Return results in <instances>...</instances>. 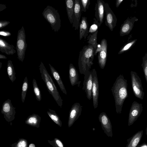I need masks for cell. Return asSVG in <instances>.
<instances>
[{"label": "cell", "mask_w": 147, "mask_h": 147, "mask_svg": "<svg viewBox=\"0 0 147 147\" xmlns=\"http://www.w3.org/2000/svg\"><path fill=\"white\" fill-rule=\"evenodd\" d=\"M79 27L80 40H81L83 37L85 39L88 36L89 28L86 17H82Z\"/></svg>", "instance_id": "cell-18"}, {"label": "cell", "mask_w": 147, "mask_h": 147, "mask_svg": "<svg viewBox=\"0 0 147 147\" xmlns=\"http://www.w3.org/2000/svg\"><path fill=\"white\" fill-rule=\"evenodd\" d=\"M16 108L13 105L11 100L9 99L6 100L2 104L1 113L7 119H13L16 113Z\"/></svg>", "instance_id": "cell-14"}, {"label": "cell", "mask_w": 147, "mask_h": 147, "mask_svg": "<svg viewBox=\"0 0 147 147\" xmlns=\"http://www.w3.org/2000/svg\"><path fill=\"white\" fill-rule=\"evenodd\" d=\"M54 143L56 147H65L61 141L57 138H55Z\"/></svg>", "instance_id": "cell-34"}, {"label": "cell", "mask_w": 147, "mask_h": 147, "mask_svg": "<svg viewBox=\"0 0 147 147\" xmlns=\"http://www.w3.org/2000/svg\"><path fill=\"white\" fill-rule=\"evenodd\" d=\"M74 1L65 0V3L68 18L71 24H73L74 10Z\"/></svg>", "instance_id": "cell-23"}, {"label": "cell", "mask_w": 147, "mask_h": 147, "mask_svg": "<svg viewBox=\"0 0 147 147\" xmlns=\"http://www.w3.org/2000/svg\"><path fill=\"white\" fill-rule=\"evenodd\" d=\"M143 132V130L139 131L128 138L126 147H136L141 141Z\"/></svg>", "instance_id": "cell-20"}, {"label": "cell", "mask_w": 147, "mask_h": 147, "mask_svg": "<svg viewBox=\"0 0 147 147\" xmlns=\"http://www.w3.org/2000/svg\"><path fill=\"white\" fill-rule=\"evenodd\" d=\"M98 31V30L95 33L90 34L87 37V40H88L87 42L88 44L91 45H92L95 50L96 48L97 45V40Z\"/></svg>", "instance_id": "cell-27"}, {"label": "cell", "mask_w": 147, "mask_h": 147, "mask_svg": "<svg viewBox=\"0 0 147 147\" xmlns=\"http://www.w3.org/2000/svg\"><path fill=\"white\" fill-rule=\"evenodd\" d=\"M39 69L41 78L45 83L48 91L52 96L58 105L61 108L63 100L52 78L42 62L39 66Z\"/></svg>", "instance_id": "cell-3"}, {"label": "cell", "mask_w": 147, "mask_h": 147, "mask_svg": "<svg viewBox=\"0 0 147 147\" xmlns=\"http://www.w3.org/2000/svg\"><path fill=\"white\" fill-rule=\"evenodd\" d=\"M95 49L91 45L88 44L84 46L80 52L78 66L80 73L84 75L90 70L93 64Z\"/></svg>", "instance_id": "cell-2"}, {"label": "cell", "mask_w": 147, "mask_h": 147, "mask_svg": "<svg viewBox=\"0 0 147 147\" xmlns=\"http://www.w3.org/2000/svg\"><path fill=\"white\" fill-rule=\"evenodd\" d=\"M26 34L24 26H22L18 32L16 44V50L18 60L23 62L25 57L27 47Z\"/></svg>", "instance_id": "cell-5"}, {"label": "cell", "mask_w": 147, "mask_h": 147, "mask_svg": "<svg viewBox=\"0 0 147 147\" xmlns=\"http://www.w3.org/2000/svg\"><path fill=\"white\" fill-rule=\"evenodd\" d=\"M132 88L134 94L137 98L141 100L143 99L144 95L140 78L136 72H130Z\"/></svg>", "instance_id": "cell-7"}, {"label": "cell", "mask_w": 147, "mask_h": 147, "mask_svg": "<svg viewBox=\"0 0 147 147\" xmlns=\"http://www.w3.org/2000/svg\"><path fill=\"white\" fill-rule=\"evenodd\" d=\"M42 15L50 24L52 29L55 32H58L61 28V20L57 10L52 6L48 5L44 9Z\"/></svg>", "instance_id": "cell-4"}, {"label": "cell", "mask_w": 147, "mask_h": 147, "mask_svg": "<svg viewBox=\"0 0 147 147\" xmlns=\"http://www.w3.org/2000/svg\"><path fill=\"white\" fill-rule=\"evenodd\" d=\"M82 11L80 0H75L74 10L72 27L74 28L76 30H78Z\"/></svg>", "instance_id": "cell-15"}, {"label": "cell", "mask_w": 147, "mask_h": 147, "mask_svg": "<svg viewBox=\"0 0 147 147\" xmlns=\"http://www.w3.org/2000/svg\"><path fill=\"white\" fill-rule=\"evenodd\" d=\"M27 143L24 140L20 141L17 144V147H26Z\"/></svg>", "instance_id": "cell-37"}, {"label": "cell", "mask_w": 147, "mask_h": 147, "mask_svg": "<svg viewBox=\"0 0 147 147\" xmlns=\"http://www.w3.org/2000/svg\"><path fill=\"white\" fill-rule=\"evenodd\" d=\"M123 1V0H117L116 1V6L117 7H119L121 3Z\"/></svg>", "instance_id": "cell-38"}, {"label": "cell", "mask_w": 147, "mask_h": 147, "mask_svg": "<svg viewBox=\"0 0 147 147\" xmlns=\"http://www.w3.org/2000/svg\"><path fill=\"white\" fill-rule=\"evenodd\" d=\"M29 147H35V146L34 144H31L29 145Z\"/></svg>", "instance_id": "cell-42"}, {"label": "cell", "mask_w": 147, "mask_h": 147, "mask_svg": "<svg viewBox=\"0 0 147 147\" xmlns=\"http://www.w3.org/2000/svg\"><path fill=\"white\" fill-rule=\"evenodd\" d=\"M14 45H10L5 40L0 38V51L7 55H13L16 53Z\"/></svg>", "instance_id": "cell-19"}, {"label": "cell", "mask_w": 147, "mask_h": 147, "mask_svg": "<svg viewBox=\"0 0 147 147\" xmlns=\"http://www.w3.org/2000/svg\"><path fill=\"white\" fill-rule=\"evenodd\" d=\"M99 121L104 133L109 137L113 136L112 127L110 119L105 112L101 113L98 116Z\"/></svg>", "instance_id": "cell-10"}, {"label": "cell", "mask_w": 147, "mask_h": 147, "mask_svg": "<svg viewBox=\"0 0 147 147\" xmlns=\"http://www.w3.org/2000/svg\"><path fill=\"white\" fill-rule=\"evenodd\" d=\"M93 20V24L90 26L89 28L88 35L93 34L98 31L99 28L101 25L96 18H94Z\"/></svg>", "instance_id": "cell-30"}, {"label": "cell", "mask_w": 147, "mask_h": 147, "mask_svg": "<svg viewBox=\"0 0 147 147\" xmlns=\"http://www.w3.org/2000/svg\"><path fill=\"white\" fill-rule=\"evenodd\" d=\"M7 8L5 5L4 4H0V11L3 10Z\"/></svg>", "instance_id": "cell-39"}, {"label": "cell", "mask_w": 147, "mask_h": 147, "mask_svg": "<svg viewBox=\"0 0 147 147\" xmlns=\"http://www.w3.org/2000/svg\"><path fill=\"white\" fill-rule=\"evenodd\" d=\"M7 71L8 76L12 82H13L16 79V72L12 63V61L9 60L7 61Z\"/></svg>", "instance_id": "cell-24"}, {"label": "cell", "mask_w": 147, "mask_h": 147, "mask_svg": "<svg viewBox=\"0 0 147 147\" xmlns=\"http://www.w3.org/2000/svg\"><path fill=\"white\" fill-rule=\"evenodd\" d=\"M104 7L106 18L105 22V24L109 28L111 31H113L116 25L117 18L109 7L108 3H105Z\"/></svg>", "instance_id": "cell-9"}, {"label": "cell", "mask_w": 147, "mask_h": 147, "mask_svg": "<svg viewBox=\"0 0 147 147\" xmlns=\"http://www.w3.org/2000/svg\"><path fill=\"white\" fill-rule=\"evenodd\" d=\"M2 63L1 62H0V69L2 65Z\"/></svg>", "instance_id": "cell-44"}, {"label": "cell", "mask_w": 147, "mask_h": 147, "mask_svg": "<svg viewBox=\"0 0 147 147\" xmlns=\"http://www.w3.org/2000/svg\"><path fill=\"white\" fill-rule=\"evenodd\" d=\"M0 35L4 36L7 37L10 36L11 34L8 31L1 30L0 31Z\"/></svg>", "instance_id": "cell-36"}, {"label": "cell", "mask_w": 147, "mask_h": 147, "mask_svg": "<svg viewBox=\"0 0 147 147\" xmlns=\"http://www.w3.org/2000/svg\"><path fill=\"white\" fill-rule=\"evenodd\" d=\"M92 94L93 106L94 109H96L98 105L99 94V83L96 70L95 69L92 70Z\"/></svg>", "instance_id": "cell-11"}, {"label": "cell", "mask_w": 147, "mask_h": 147, "mask_svg": "<svg viewBox=\"0 0 147 147\" xmlns=\"http://www.w3.org/2000/svg\"><path fill=\"white\" fill-rule=\"evenodd\" d=\"M135 21L136 20H133V18L130 20L127 19L125 21L120 28V36H123L128 34L131 30Z\"/></svg>", "instance_id": "cell-21"}, {"label": "cell", "mask_w": 147, "mask_h": 147, "mask_svg": "<svg viewBox=\"0 0 147 147\" xmlns=\"http://www.w3.org/2000/svg\"><path fill=\"white\" fill-rule=\"evenodd\" d=\"M142 66L147 84V55H146L143 58Z\"/></svg>", "instance_id": "cell-31"}, {"label": "cell", "mask_w": 147, "mask_h": 147, "mask_svg": "<svg viewBox=\"0 0 147 147\" xmlns=\"http://www.w3.org/2000/svg\"><path fill=\"white\" fill-rule=\"evenodd\" d=\"M143 108L142 103L136 101L133 102L129 115L128 126L132 125L137 119L142 111Z\"/></svg>", "instance_id": "cell-8"}, {"label": "cell", "mask_w": 147, "mask_h": 147, "mask_svg": "<svg viewBox=\"0 0 147 147\" xmlns=\"http://www.w3.org/2000/svg\"><path fill=\"white\" fill-rule=\"evenodd\" d=\"M80 2L82 11L86 12L90 4V0H80Z\"/></svg>", "instance_id": "cell-32"}, {"label": "cell", "mask_w": 147, "mask_h": 147, "mask_svg": "<svg viewBox=\"0 0 147 147\" xmlns=\"http://www.w3.org/2000/svg\"><path fill=\"white\" fill-rule=\"evenodd\" d=\"M136 41V40L131 42L125 45L122 48L118 53V54H121L125 51L128 50L135 43Z\"/></svg>", "instance_id": "cell-33"}, {"label": "cell", "mask_w": 147, "mask_h": 147, "mask_svg": "<svg viewBox=\"0 0 147 147\" xmlns=\"http://www.w3.org/2000/svg\"><path fill=\"white\" fill-rule=\"evenodd\" d=\"M49 65L50 67L51 74L57 82L61 90L63 93L67 95L66 90L59 74L54 68L49 63Z\"/></svg>", "instance_id": "cell-22"}, {"label": "cell", "mask_w": 147, "mask_h": 147, "mask_svg": "<svg viewBox=\"0 0 147 147\" xmlns=\"http://www.w3.org/2000/svg\"><path fill=\"white\" fill-rule=\"evenodd\" d=\"M107 40L102 39L100 44H98L94 52V55L97 53L98 63L100 68L103 69L105 68L107 57Z\"/></svg>", "instance_id": "cell-6"}, {"label": "cell", "mask_w": 147, "mask_h": 147, "mask_svg": "<svg viewBox=\"0 0 147 147\" xmlns=\"http://www.w3.org/2000/svg\"><path fill=\"white\" fill-rule=\"evenodd\" d=\"M111 91L114 98L116 112L121 114L124 101L128 96L127 80L123 75L120 74L117 77Z\"/></svg>", "instance_id": "cell-1"}, {"label": "cell", "mask_w": 147, "mask_h": 147, "mask_svg": "<svg viewBox=\"0 0 147 147\" xmlns=\"http://www.w3.org/2000/svg\"><path fill=\"white\" fill-rule=\"evenodd\" d=\"M10 22L5 20H1L0 22V29L5 27L8 25Z\"/></svg>", "instance_id": "cell-35"}, {"label": "cell", "mask_w": 147, "mask_h": 147, "mask_svg": "<svg viewBox=\"0 0 147 147\" xmlns=\"http://www.w3.org/2000/svg\"><path fill=\"white\" fill-rule=\"evenodd\" d=\"M40 117L38 115L33 113L27 118L25 122L28 124L35 126L40 122Z\"/></svg>", "instance_id": "cell-25"}, {"label": "cell", "mask_w": 147, "mask_h": 147, "mask_svg": "<svg viewBox=\"0 0 147 147\" xmlns=\"http://www.w3.org/2000/svg\"><path fill=\"white\" fill-rule=\"evenodd\" d=\"M105 1L102 0H97L95 7V16L101 25L103 22L105 12Z\"/></svg>", "instance_id": "cell-16"}, {"label": "cell", "mask_w": 147, "mask_h": 147, "mask_svg": "<svg viewBox=\"0 0 147 147\" xmlns=\"http://www.w3.org/2000/svg\"><path fill=\"white\" fill-rule=\"evenodd\" d=\"M82 106L78 102L74 103L71 107L69 112L68 126H71L81 114Z\"/></svg>", "instance_id": "cell-12"}, {"label": "cell", "mask_w": 147, "mask_h": 147, "mask_svg": "<svg viewBox=\"0 0 147 147\" xmlns=\"http://www.w3.org/2000/svg\"><path fill=\"white\" fill-rule=\"evenodd\" d=\"M69 78L71 85H78L80 86L81 81H79V77L77 70L73 64L70 63L69 67Z\"/></svg>", "instance_id": "cell-17"}, {"label": "cell", "mask_w": 147, "mask_h": 147, "mask_svg": "<svg viewBox=\"0 0 147 147\" xmlns=\"http://www.w3.org/2000/svg\"><path fill=\"white\" fill-rule=\"evenodd\" d=\"M49 111L47 112L48 115L55 123L59 126L61 127L62 122L59 116L56 113L55 111L49 109Z\"/></svg>", "instance_id": "cell-26"}, {"label": "cell", "mask_w": 147, "mask_h": 147, "mask_svg": "<svg viewBox=\"0 0 147 147\" xmlns=\"http://www.w3.org/2000/svg\"><path fill=\"white\" fill-rule=\"evenodd\" d=\"M146 135L147 136V125L146 127Z\"/></svg>", "instance_id": "cell-43"}, {"label": "cell", "mask_w": 147, "mask_h": 147, "mask_svg": "<svg viewBox=\"0 0 147 147\" xmlns=\"http://www.w3.org/2000/svg\"><path fill=\"white\" fill-rule=\"evenodd\" d=\"M28 88V83L27 77H25L24 80L22 89L21 98L22 102H24L26 97L27 92Z\"/></svg>", "instance_id": "cell-28"}, {"label": "cell", "mask_w": 147, "mask_h": 147, "mask_svg": "<svg viewBox=\"0 0 147 147\" xmlns=\"http://www.w3.org/2000/svg\"><path fill=\"white\" fill-rule=\"evenodd\" d=\"M32 84L33 91L37 100L40 101L41 100V96L40 90L39 88L37 82L34 78H33Z\"/></svg>", "instance_id": "cell-29"}, {"label": "cell", "mask_w": 147, "mask_h": 147, "mask_svg": "<svg viewBox=\"0 0 147 147\" xmlns=\"http://www.w3.org/2000/svg\"><path fill=\"white\" fill-rule=\"evenodd\" d=\"M92 70H90L84 75L82 88L86 93L87 98L89 100H91L92 98Z\"/></svg>", "instance_id": "cell-13"}, {"label": "cell", "mask_w": 147, "mask_h": 147, "mask_svg": "<svg viewBox=\"0 0 147 147\" xmlns=\"http://www.w3.org/2000/svg\"><path fill=\"white\" fill-rule=\"evenodd\" d=\"M136 147H147V144L144 142L140 145H138Z\"/></svg>", "instance_id": "cell-40"}, {"label": "cell", "mask_w": 147, "mask_h": 147, "mask_svg": "<svg viewBox=\"0 0 147 147\" xmlns=\"http://www.w3.org/2000/svg\"><path fill=\"white\" fill-rule=\"evenodd\" d=\"M7 59V57L5 55L0 54V59Z\"/></svg>", "instance_id": "cell-41"}]
</instances>
